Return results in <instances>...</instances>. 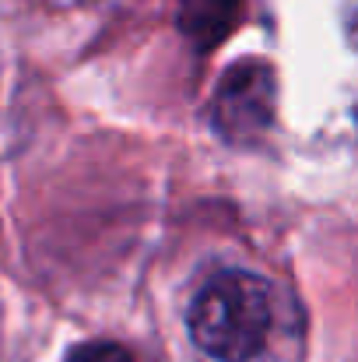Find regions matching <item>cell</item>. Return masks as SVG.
<instances>
[{"label":"cell","instance_id":"1","mask_svg":"<svg viewBox=\"0 0 358 362\" xmlns=\"http://www.w3.org/2000/svg\"><path fill=\"white\" fill-rule=\"evenodd\" d=\"M270 285L249 271L215 274L197 292L186 317L193 345L218 362L256 359L270 338Z\"/></svg>","mask_w":358,"mask_h":362},{"label":"cell","instance_id":"2","mask_svg":"<svg viewBox=\"0 0 358 362\" xmlns=\"http://www.w3.org/2000/svg\"><path fill=\"white\" fill-rule=\"evenodd\" d=\"M274 71L263 60H242L229 67L215 92V130L236 144L256 141L274 120Z\"/></svg>","mask_w":358,"mask_h":362},{"label":"cell","instance_id":"3","mask_svg":"<svg viewBox=\"0 0 358 362\" xmlns=\"http://www.w3.org/2000/svg\"><path fill=\"white\" fill-rule=\"evenodd\" d=\"M239 11H242V0H179L176 21H179V32L201 53H208L211 46L229 39V32L239 25Z\"/></svg>","mask_w":358,"mask_h":362},{"label":"cell","instance_id":"4","mask_svg":"<svg viewBox=\"0 0 358 362\" xmlns=\"http://www.w3.org/2000/svg\"><path fill=\"white\" fill-rule=\"evenodd\" d=\"M67 362H133V356L117 341H85L67 356Z\"/></svg>","mask_w":358,"mask_h":362}]
</instances>
